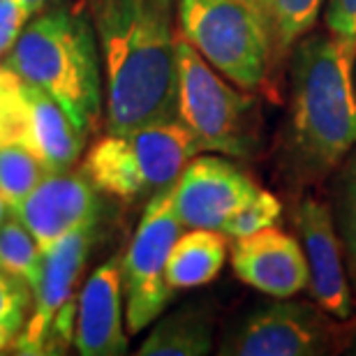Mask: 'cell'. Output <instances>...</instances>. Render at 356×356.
<instances>
[{
	"instance_id": "1",
	"label": "cell",
	"mask_w": 356,
	"mask_h": 356,
	"mask_svg": "<svg viewBox=\"0 0 356 356\" xmlns=\"http://www.w3.org/2000/svg\"><path fill=\"white\" fill-rule=\"evenodd\" d=\"M104 72L106 127L176 118L174 0H86Z\"/></svg>"
},
{
	"instance_id": "2",
	"label": "cell",
	"mask_w": 356,
	"mask_h": 356,
	"mask_svg": "<svg viewBox=\"0 0 356 356\" xmlns=\"http://www.w3.org/2000/svg\"><path fill=\"white\" fill-rule=\"evenodd\" d=\"M356 40L308 33L291 49L287 155L301 178H324L356 148Z\"/></svg>"
},
{
	"instance_id": "3",
	"label": "cell",
	"mask_w": 356,
	"mask_h": 356,
	"mask_svg": "<svg viewBox=\"0 0 356 356\" xmlns=\"http://www.w3.org/2000/svg\"><path fill=\"white\" fill-rule=\"evenodd\" d=\"M7 67L42 88L81 134L102 113V60L90 14L83 7L54 5L28 21L5 60Z\"/></svg>"
},
{
	"instance_id": "4",
	"label": "cell",
	"mask_w": 356,
	"mask_h": 356,
	"mask_svg": "<svg viewBox=\"0 0 356 356\" xmlns=\"http://www.w3.org/2000/svg\"><path fill=\"white\" fill-rule=\"evenodd\" d=\"M199 151L197 139L178 118L130 130H109L83 160V174L92 185L120 202L158 195L181 176Z\"/></svg>"
},
{
	"instance_id": "5",
	"label": "cell",
	"mask_w": 356,
	"mask_h": 356,
	"mask_svg": "<svg viewBox=\"0 0 356 356\" xmlns=\"http://www.w3.org/2000/svg\"><path fill=\"white\" fill-rule=\"evenodd\" d=\"M178 35L234 86L268 90L275 58L268 21L245 0H178Z\"/></svg>"
},
{
	"instance_id": "6",
	"label": "cell",
	"mask_w": 356,
	"mask_h": 356,
	"mask_svg": "<svg viewBox=\"0 0 356 356\" xmlns=\"http://www.w3.org/2000/svg\"><path fill=\"white\" fill-rule=\"evenodd\" d=\"M176 63V118L192 132L199 151L250 158L259 146L257 97L225 79L181 35Z\"/></svg>"
},
{
	"instance_id": "7",
	"label": "cell",
	"mask_w": 356,
	"mask_h": 356,
	"mask_svg": "<svg viewBox=\"0 0 356 356\" xmlns=\"http://www.w3.org/2000/svg\"><path fill=\"white\" fill-rule=\"evenodd\" d=\"M95 227L65 234L42 252V273L35 284V305L17 338L19 354H65L74 345L79 280L86 268Z\"/></svg>"
},
{
	"instance_id": "8",
	"label": "cell",
	"mask_w": 356,
	"mask_h": 356,
	"mask_svg": "<svg viewBox=\"0 0 356 356\" xmlns=\"http://www.w3.org/2000/svg\"><path fill=\"white\" fill-rule=\"evenodd\" d=\"M183 225L172 202V185L148 199L144 216L120 259L127 331L139 333L153 324L172 301L167 284V259Z\"/></svg>"
},
{
	"instance_id": "9",
	"label": "cell",
	"mask_w": 356,
	"mask_h": 356,
	"mask_svg": "<svg viewBox=\"0 0 356 356\" xmlns=\"http://www.w3.org/2000/svg\"><path fill=\"white\" fill-rule=\"evenodd\" d=\"M86 139L44 90L0 65V146L26 148L47 172H70Z\"/></svg>"
},
{
	"instance_id": "10",
	"label": "cell",
	"mask_w": 356,
	"mask_h": 356,
	"mask_svg": "<svg viewBox=\"0 0 356 356\" xmlns=\"http://www.w3.org/2000/svg\"><path fill=\"white\" fill-rule=\"evenodd\" d=\"M338 319L319 305L273 298L238 319L220 343L229 356H322L338 350Z\"/></svg>"
},
{
	"instance_id": "11",
	"label": "cell",
	"mask_w": 356,
	"mask_h": 356,
	"mask_svg": "<svg viewBox=\"0 0 356 356\" xmlns=\"http://www.w3.org/2000/svg\"><path fill=\"white\" fill-rule=\"evenodd\" d=\"M257 190L259 185L227 155L197 153L172 185V202L183 227L220 232Z\"/></svg>"
},
{
	"instance_id": "12",
	"label": "cell",
	"mask_w": 356,
	"mask_h": 356,
	"mask_svg": "<svg viewBox=\"0 0 356 356\" xmlns=\"http://www.w3.org/2000/svg\"><path fill=\"white\" fill-rule=\"evenodd\" d=\"M294 227L308 259L312 301L338 322L350 319L354 315V301L343 264V241L333 222L331 206L305 195L294 209Z\"/></svg>"
},
{
	"instance_id": "13",
	"label": "cell",
	"mask_w": 356,
	"mask_h": 356,
	"mask_svg": "<svg viewBox=\"0 0 356 356\" xmlns=\"http://www.w3.org/2000/svg\"><path fill=\"white\" fill-rule=\"evenodd\" d=\"M99 209V190L83 174V169L74 174L47 172L14 216L28 227L44 252L65 234L81 227H95Z\"/></svg>"
},
{
	"instance_id": "14",
	"label": "cell",
	"mask_w": 356,
	"mask_h": 356,
	"mask_svg": "<svg viewBox=\"0 0 356 356\" xmlns=\"http://www.w3.org/2000/svg\"><path fill=\"white\" fill-rule=\"evenodd\" d=\"M229 259L241 282L270 298H291L310 284L305 250L296 236L277 227L234 238Z\"/></svg>"
},
{
	"instance_id": "15",
	"label": "cell",
	"mask_w": 356,
	"mask_h": 356,
	"mask_svg": "<svg viewBox=\"0 0 356 356\" xmlns=\"http://www.w3.org/2000/svg\"><path fill=\"white\" fill-rule=\"evenodd\" d=\"M123 296L120 257H111L92 270L79 291L74 347L81 356H118L127 352Z\"/></svg>"
},
{
	"instance_id": "16",
	"label": "cell",
	"mask_w": 356,
	"mask_h": 356,
	"mask_svg": "<svg viewBox=\"0 0 356 356\" xmlns=\"http://www.w3.org/2000/svg\"><path fill=\"white\" fill-rule=\"evenodd\" d=\"M227 257L229 245L222 232L197 227L181 232L167 259V284L174 291L204 287L216 280Z\"/></svg>"
},
{
	"instance_id": "17",
	"label": "cell",
	"mask_w": 356,
	"mask_h": 356,
	"mask_svg": "<svg viewBox=\"0 0 356 356\" xmlns=\"http://www.w3.org/2000/svg\"><path fill=\"white\" fill-rule=\"evenodd\" d=\"M213 310L204 303H188L162 317L141 343V356H204L213 350Z\"/></svg>"
},
{
	"instance_id": "18",
	"label": "cell",
	"mask_w": 356,
	"mask_h": 356,
	"mask_svg": "<svg viewBox=\"0 0 356 356\" xmlns=\"http://www.w3.org/2000/svg\"><path fill=\"white\" fill-rule=\"evenodd\" d=\"M324 3L326 0H264L261 12L268 21L277 63L315 28Z\"/></svg>"
},
{
	"instance_id": "19",
	"label": "cell",
	"mask_w": 356,
	"mask_h": 356,
	"mask_svg": "<svg viewBox=\"0 0 356 356\" xmlns=\"http://www.w3.org/2000/svg\"><path fill=\"white\" fill-rule=\"evenodd\" d=\"M0 270L24 280L35 289L42 273V250L21 220L7 218L0 225Z\"/></svg>"
},
{
	"instance_id": "20",
	"label": "cell",
	"mask_w": 356,
	"mask_h": 356,
	"mask_svg": "<svg viewBox=\"0 0 356 356\" xmlns=\"http://www.w3.org/2000/svg\"><path fill=\"white\" fill-rule=\"evenodd\" d=\"M44 176V165L31 151L12 144L0 146V195L12 213L21 209L26 197L38 188Z\"/></svg>"
},
{
	"instance_id": "21",
	"label": "cell",
	"mask_w": 356,
	"mask_h": 356,
	"mask_svg": "<svg viewBox=\"0 0 356 356\" xmlns=\"http://www.w3.org/2000/svg\"><path fill=\"white\" fill-rule=\"evenodd\" d=\"M336 222L352 280L356 284V148L343 162V172L336 185Z\"/></svg>"
},
{
	"instance_id": "22",
	"label": "cell",
	"mask_w": 356,
	"mask_h": 356,
	"mask_svg": "<svg viewBox=\"0 0 356 356\" xmlns=\"http://www.w3.org/2000/svg\"><path fill=\"white\" fill-rule=\"evenodd\" d=\"M282 218V204L273 192L259 188L248 202L241 206L238 211H234L227 222L222 225V232L227 238H241L250 236L268 227H275Z\"/></svg>"
},
{
	"instance_id": "23",
	"label": "cell",
	"mask_w": 356,
	"mask_h": 356,
	"mask_svg": "<svg viewBox=\"0 0 356 356\" xmlns=\"http://www.w3.org/2000/svg\"><path fill=\"white\" fill-rule=\"evenodd\" d=\"M31 291L24 280L0 270V352L14 347L24 331Z\"/></svg>"
},
{
	"instance_id": "24",
	"label": "cell",
	"mask_w": 356,
	"mask_h": 356,
	"mask_svg": "<svg viewBox=\"0 0 356 356\" xmlns=\"http://www.w3.org/2000/svg\"><path fill=\"white\" fill-rule=\"evenodd\" d=\"M33 12L17 0H0V58L17 44L19 35L31 21Z\"/></svg>"
},
{
	"instance_id": "25",
	"label": "cell",
	"mask_w": 356,
	"mask_h": 356,
	"mask_svg": "<svg viewBox=\"0 0 356 356\" xmlns=\"http://www.w3.org/2000/svg\"><path fill=\"white\" fill-rule=\"evenodd\" d=\"M324 21L331 33L356 40V0H329Z\"/></svg>"
},
{
	"instance_id": "26",
	"label": "cell",
	"mask_w": 356,
	"mask_h": 356,
	"mask_svg": "<svg viewBox=\"0 0 356 356\" xmlns=\"http://www.w3.org/2000/svg\"><path fill=\"white\" fill-rule=\"evenodd\" d=\"M17 3L26 5L28 10H31L33 14H40L42 10H47V7H51L56 0H17Z\"/></svg>"
},
{
	"instance_id": "27",
	"label": "cell",
	"mask_w": 356,
	"mask_h": 356,
	"mask_svg": "<svg viewBox=\"0 0 356 356\" xmlns=\"http://www.w3.org/2000/svg\"><path fill=\"white\" fill-rule=\"evenodd\" d=\"M7 213H12V211H10V206H7V204H5V199H3V195H0V225H3V222H5V220H7Z\"/></svg>"
},
{
	"instance_id": "28",
	"label": "cell",
	"mask_w": 356,
	"mask_h": 356,
	"mask_svg": "<svg viewBox=\"0 0 356 356\" xmlns=\"http://www.w3.org/2000/svg\"><path fill=\"white\" fill-rule=\"evenodd\" d=\"M245 3H250V5L259 7V10H261V5H264V0H245Z\"/></svg>"
}]
</instances>
